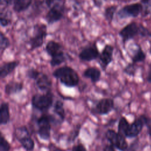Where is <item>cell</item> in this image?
<instances>
[{"mask_svg": "<svg viewBox=\"0 0 151 151\" xmlns=\"http://www.w3.org/2000/svg\"><path fill=\"white\" fill-rule=\"evenodd\" d=\"M52 76L60 80L61 83L67 87H74L80 81L77 72L72 67L64 65L55 69L52 73Z\"/></svg>", "mask_w": 151, "mask_h": 151, "instance_id": "1", "label": "cell"}, {"mask_svg": "<svg viewBox=\"0 0 151 151\" xmlns=\"http://www.w3.org/2000/svg\"><path fill=\"white\" fill-rule=\"evenodd\" d=\"M54 94L51 91L43 94L37 93L31 98V105L33 108L42 111H48L53 104Z\"/></svg>", "mask_w": 151, "mask_h": 151, "instance_id": "2", "label": "cell"}, {"mask_svg": "<svg viewBox=\"0 0 151 151\" xmlns=\"http://www.w3.org/2000/svg\"><path fill=\"white\" fill-rule=\"evenodd\" d=\"M55 121V118L50 114H42L37 119V133L41 139L48 140L50 139L51 124Z\"/></svg>", "mask_w": 151, "mask_h": 151, "instance_id": "3", "label": "cell"}, {"mask_svg": "<svg viewBox=\"0 0 151 151\" xmlns=\"http://www.w3.org/2000/svg\"><path fill=\"white\" fill-rule=\"evenodd\" d=\"M65 11V0H56L45 15V19L48 24H53L63 18Z\"/></svg>", "mask_w": 151, "mask_h": 151, "instance_id": "4", "label": "cell"}, {"mask_svg": "<svg viewBox=\"0 0 151 151\" xmlns=\"http://www.w3.org/2000/svg\"><path fill=\"white\" fill-rule=\"evenodd\" d=\"M47 35V28L45 24H37L34 25L33 35L28 41L31 50H34L41 47L43 45Z\"/></svg>", "mask_w": 151, "mask_h": 151, "instance_id": "5", "label": "cell"}, {"mask_svg": "<svg viewBox=\"0 0 151 151\" xmlns=\"http://www.w3.org/2000/svg\"><path fill=\"white\" fill-rule=\"evenodd\" d=\"M14 135L22 147L26 151H32L35 147L34 140L29 134L26 126H21L14 130Z\"/></svg>", "mask_w": 151, "mask_h": 151, "instance_id": "6", "label": "cell"}, {"mask_svg": "<svg viewBox=\"0 0 151 151\" xmlns=\"http://www.w3.org/2000/svg\"><path fill=\"white\" fill-rule=\"evenodd\" d=\"M105 137L115 148L120 151H127L129 146L127 142L125 139V136L123 134L116 132L113 129H108L105 133Z\"/></svg>", "mask_w": 151, "mask_h": 151, "instance_id": "7", "label": "cell"}, {"mask_svg": "<svg viewBox=\"0 0 151 151\" xmlns=\"http://www.w3.org/2000/svg\"><path fill=\"white\" fill-rule=\"evenodd\" d=\"M114 102L111 98H103L100 99L96 105L91 109L93 114L106 115L110 113L114 109Z\"/></svg>", "mask_w": 151, "mask_h": 151, "instance_id": "8", "label": "cell"}, {"mask_svg": "<svg viewBox=\"0 0 151 151\" xmlns=\"http://www.w3.org/2000/svg\"><path fill=\"white\" fill-rule=\"evenodd\" d=\"M100 52L96 42H93L81 50L78 54V58L83 61H91L99 57Z\"/></svg>", "mask_w": 151, "mask_h": 151, "instance_id": "9", "label": "cell"}, {"mask_svg": "<svg viewBox=\"0 0 151 151\" xmlns=\"http://www.w3.org/2000/svg\"><path fill=\"white\" fill-rule=\"evenodd\" d=\"M143 6L141 4L136 3L126 5L121 8L117 12V16L121 18L127 17H136L142 12Z\"/></svg>", "mask_w": 151, "mask_h": 151, "instance_id": "10", "label": "cell"}, {"mask_svg": "<svg viewBox=\"0 0 151 151\" xmlns=\"http://www.w3.org/2000/svg\"><path fill=\"white\" fill-rule=\"evenodd\" d=\"M140 25H138L136 22H131L123 27L119 32V35L122 37L123 42L133 38L137 34H140Z\"/></svg>", "mask_w": 151, "mask_h": 151, "instance_id": "11", "label": "cell"}, {"mask_svg": "<svg viewBox=\"0 0 151 151\" xmlns=\"http://www.w3.org/2000/svg\"><path fill=\"white\" fill-rule=\"evenodd\" d=\"M113 51L114 47L110 44H106L104 47L102 51L100 53L99 58L100 65L103 70H105L113 61Z\"/></svg>", "mask_w": 151, "mask_h": 151, "instance_id": "12", "label": "cell"}, {"mask_svg": "<svg viewBox=\"0 0 151 151\" xmlns=\"http://www.w3.org/2000/svg\"><path fill=\"white\" fill-rule=\"evenodd\" d=\"M143 126L144 123L142 119L139 117L129 125L128 129L125 133V137L128 138L136 137L142 131Z\"/></svg>", "mask_w": 151, "mask_h": 151, "instance_id": "13", "label": "cell"}, {"mask_svg": "<svg viewBox=\"0 0 151 151\" xmlns=\"http://www.w3.org/2000/svg\"><path fill=\"white\" fill-rule=\"evenodd\" d=\"M37 87L42 91H51L52 81L50 78L45 74L41 73L40 75L35 80Z\"/></svg>", "mask_w": 151, "mask_h": 151, "instance_id": "14", "label": "cell"}, {"mask_svg": "<svg viewBox=\"0 0 151 151\" xmlns=\"http://www.w3.org/2000/svg\"><path fill=\"white\" fill-rule=\"evenodd\" d=\"M19 64V61L14 60L2 64L0 67V77L5 78L9 74L12 73Z\"/></svg>", "mask_w": 151, "mask_h": 151, "instance_id": "15", "label": "cell"}, {"mask_svg": "<svg viewBox=\"0 0 151 151\" xmlns=\"http://www.w3.org/2000/svg\"><path fill=\"white\" fill-rule=\"evenodd\" d=\"M24 89V84L21 82L11 81L8 82L4 87L5 93L8 96L21 93Z\"/></svg>", "mask_w": 151, "mask_h": 151, "instance_id": "16", "label": "cell"}, {"mask_svg": "<svg viewBox=\"0 0 151 151\" xmlns=\"http://www.w3.org/2000/svg\"><path fill=\"white\" fill-rule=\"evenodd\" d=\"M83 75L84 77L90 79L93 83H96L100 80L101 73L97 67H90L84 71Z\"/></svg>", "mask_w": 151, "mask_h": 151, "instance_id": "17", "label": "cell"}, {"mask_svg": "<svg viewBox=\"0 0 151 151\" xmlns=\"http://www.w3.org/2000/svg\"><path fill=\"white\" fill-rule=\"evenodd\" d=\"M10 121L9 106L8 102L3 101L0 107V124L6 125Z\"/></svg>", "mask_w": 151, "mask_h": 151, "instance_id": "18", "label": "cell"}, {"mask_svg": "<svg viewBox=\"0 0 151 151\" xmlns=\"http://www.w3.org/2000/svg\"><path fill=\"white\" fill-rule=\"evenodd\" d=\"M45 51L51 57L63 51V46L61 44L53 40L49 41L45 45Z\"/></svg>", "mask_w": 151, "mask_h": 151, "instance_id": "19", "label": "cell"}, {"mask_svg": "<svg viewBox=\"0 0 151 151\" xmlns=\"http://www.w3.org/2000/svg\"><path fill=\"white\" fill-rule=\"evenodd\" d=\"M33 0H14L13 9L17 12L26 11L32 4Z\"/></svg>", "mask_w": 151, "mask_h": 151, "instance_id": "20", "label": "cell"}, {"mask_svg": "<svg viewBox=\"0 0 151 151\" xmlns=\"http://www.w3.org/2000/svg\"><path fill=\"white\" fill-rule=\"evenodd\" d=\"M53 111L58 116L61 122H63L65 118V111L64 107V103L61 100H57L53 106Z\"/></svg>", "mask_w": 151, "mask_h": 151, "instance_id": "21", "label": "cell"}, {"mask_svg": "<svg viewBox=\"0 0 151 151\" xmlns=\"http://www.w3.org/2000/svg\"><path fill=\"white\" fill-rule=\"evenodd\" d=\"M66 60H67L66 55L63 52V51H62L58 53L57 54L51 57L50 63L51 67H55L64 63Z\"/></svg>", "mask_w": 151, "mask_h": 151, "instance_id": "22", "label": "cell"}, {"mask_svg": "<svg viewBox=\"0 0 151 151\" xmlns=\"http://www.w3.org/2000/svg\"><path fill=\"white\" fill-rule=\"evenodd\" d=\"M117 9V5H110L109 6H107L104 9V17L105 19L107 21L108 23L110 24L114 18V15L116 12V10Z\"/></svg>", "mask_w": 151, "mask_h": 151, "instance_id": "23", "label": "cell"}, {"mask_svg": "<svg viewBox=\"0 0 151 151\" xmlns=\"http://www.w3.org/2000/svg\"><path fill=\"white\" fill-rule=\"evenodd\" d=\"M45 8H48L45 0H33L32 9L36 14H40Z\"/></svg>", "mask_w": 151, "mask_h": 151, "instance_id": "24", "label": "cell"}, {"mask_svg": "<svg viewBox=\"0 0 151 151\" xmlns=\"http://www.w3.org/2000/svg\"><path fill=\"white\" fill-rule=\"evenodd\" d=\"M129 125L130 124L127 119L124 117H122L119 119L118 123V132L125 136V133L127 130Z\"/></svg>", "mask_w": 151, "mask_h": 151, "instance_id": "25", "label": "cell"}, {"mask_svg": "<svg viewBox=\"0 0 151 151\" xmlns=\"http://www.w3.org/2000/svg\"><path fill=\"white\" fill-rule=\"evenodd\" d=\"M10 41L9 38L2 32L0 33V51L2 55L4 52L9 47Z\"/></svg>", "mask_w": 151, "mask_h": 151, "instance_id": "26", "label": "cell"}, {"mask_svg": "<svg viewBox=\"0 0 151 151\" xmlns=\"http://www.w3.org/2000/svg\"><path fill=\"white\" fill-rule=\"evenodd\" d=\"M146 58V55L144 52L142 51L140 47H138V49L136 51L133 56L132 57V61L133 63H136L138 62H141L145 60Z\"/></svg>", "mask_w": 151, "mask_h": 151, "instance_id": "27", "label": "cell"}, {"mask_svg": "<svg viewBox=\"0 0 151 151\" xmlns=\"http://www.w3.org/2000/svg\"><path fill=\"white\" fill-rule=\"evenodd\" d=\"M81 124H77L76 125L74 128L71 131L68 137V143H72L75 141L76 138L78 136L80 129H81Z\"/></svg>", "mask_w": 151, "mask_h": 151, "instance_id": "28", "label": "cell"}, {"mask_svg": "<svg viewBox=\"0 0 151 151\" xmlns=\"http://www.w3.org/2000/svg\"><path fill=\"white\" fill-rule=\"evenodd\" d=\"M11 148V144L1 133L0 137V151H10Z\"/></svg>", "mask_w": 151, "mask_h": 151, "instance_id": "29", "label": "cell"}, {"mask_svg": "<svg viewBox=\"0 0 151 151\" xmlns=\"http://www.w3.org/2000/svg\"><path fill=\"white\" fill-rule=\"evenodd\" d=\"M11 18L9 17V15L7 12H3V11L1 10V17H0V22L1 25L2 27H5L8 26L11 23Z\"/></svg>", "mask_w": 151, "mask_h": 151, "instance_id": "30", "label": "cell"}, {"mask_svg": "<svg viewBox=\"0 0 151 151\" xmlns=\"http://www.w3.org/2000/svg\"><path fill=\"white\" fill-rule=\"evenodd\" d=\"M41 73V72H40L39 71L34 68H31L27 70L26 75L29 78L35 80L40 75Z\"/></svg>", "mask_w": 151, "mask_h": 151, "instance_id": "31", "label": "cell"}, {"mask_svg": "<svg viewBox=\"0 0 151 151\" xmlns=\"http://www.w3.org/2000/svg\"><path fill=\"white\" fill-rule=\"evenodd\" d=\"M136 71V68L134 65V63L129 64L123 70V71L127 75L130 76H134Z\"/></svg>", "mask_w": 151, "mask_h": 151, "instance_id": "32", "label": "cell"}, {"mask_svg": "<svg viewBox=\"0 0 151 151\" xmlns=\"http://www.w3.org/2000/svg\"><path fill=\"white\" fill-rule=\"evenodd\" d=\"M140 117L142 119L144 125L147 127L149 135L151 136V119L145 115H141Z\"/></svg>", "mask_w": 151, "mask_h": 151, "instance_id": "33", "label": "cell"}, {"mask_svg": "<svg viewBox=\"0 0 151 151\" xmlns=\"http://www.w3.org/2000/svg\"><path fill=\"white\" fill-rule=\"evenodd\" d=\"M71 151H87V150L83 143H79L77 145H74L72 147Z\"/></svg>", "mask_w": 151, "mask_h": 151, "instance_id": "34", "label": "cell"}, {"mask_svg": "<svg viewBox=\"0 0 151 151\" xmlns=\"http://www.w3.org/2000/svg\"><path fill=\"white\" fill-rule=\"evenodd\" d=\"M137 147V143H136V142H134L131 144L129 147H128L127 151H136Z\"/></svg>", "mask_w": 151, "mask_h": 151, "instance_id": "35", "label": "cell"}, {"mask_svg": "<svg viewBox=\"0 0 151 151\" xmlns=\"http://www.w3.org/2000/svg\"><path fill=\"white\" fill-rule=\"evenodd\" d=\"M103 151H116L115 147L111 144L107 145L103 148Z\"/></svg>", "mask_w": 151, "mask_h": 151, "instance_id": "36", "label": "cell"}, {"mask_svg": "<svg viewBox=\"0 0 151 151\" xmlns=\"http://www.w3.org/2000/svg\"><path fill=\"white\" fill-rule=\"evenodd\" d=\"M94 4L95 6H98V7H100L103 3L104 2V1H106V0H93Z\"/></svg>", "mask_w": 151, "mask_h": 151, "instance_id": "37", "label": "cell"}, {"mask_svg": "<svg viewBox=\"0 0 151 151\" xmlns=\"http://www.w3.org/2000/svg\"><path fill=\"white\" fill-rule=\"evenodd\" d=\"M14 0H1V4L4 2L6 5H10L13 3Z\"/></svg>", "mask_w": 151, "mask_h": 151, "instance_id": "38", "label": "cell"}, {"mask_svg": "<svg viewBox=\"0 0 151 151\" xmlns=\"http://www.w3.org/2000/svg\"><path fill=\"white\" fill-rule=\"evenodd\" d=\"M147 80L148 82L151 83V66H150V70L149 71L148 76L147 77Z\"/></svg>", "mask_w": 151, "mask_h": 151, "instance_id": "39", "label": "cell"}, {"mask_svg": "<svg viewBox=\"0 0 151 151\" xmlns=\"http://www.w3.org/2000/svg\"><path fill=\"white\" fill-rule=\"evenodd\" d=\"M51 151H64V150H63V149H60V148L55 147V148H54V149H52V150H51Z\"/></svg>", "mask_w": 151, "mask_h": 151, "instance_id": "40", "label": "cell"}, {"mask_svg": "<svg viewBox=\"0 0 151 151\" xmlns=\"http://www.w3.org/2000/svg\"><path fill=\"white\" fill-rule=\"evenodd\" d=\"M149 35L151 37V32H150V33H149Z\"/></svg>", "mask_w": 151, "mask_h": 151, "instance_id": "41", "label": "cell"}, {"mask_svg": "<svg viewBox=\"0 0 151 151\" xmlns=\"http://www.w3.org/2000/svg\"><path fill=\"white\" fill-rule=\"evenodd\" d=\"M150 52H151V47H150Z\"/></svg>", "mask_w": 151, "mask_h": 151, "instance_id": "42", "label": "cell"}]
</instances>
